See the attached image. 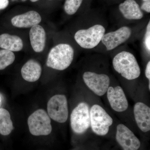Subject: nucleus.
Here are the masks:
<instances>
[{
  "label": "nucleus",
  "instance_id": "16",
  "mask_svg": "<svg viewBox=\"0 0 150 150\" xmlns=\"http://www.w3.org/2000/svg\"><path fill=\"white\" fill-rule=\"evenodd\" d=\"M42 73V67L39 62L33 59L28 60L21 69L22 76L23 79L34 82L39 79Z\"/></svg>",
  "mask_w": 150,
  "mask_h": 150
},
{
  "label": "nucleus",
  "instance_id": "27",
  "mask_svg": "<svg viewBox=\"0 0 150 150\" xmlns=\"http://www.w3.org/2000/svg\"><path fill=\"white\" fill-rule=\"evenodd\" d=\"M1 96H0V103H1Z\"/></svg>",
  "mask_w": 150,
  "mask_h": 150
},
{
  "label": "nucleus",
  "instance_id": "7",
  "mask_svg": "<svg viewBox=\"0 0 150 150\" xmlns=\"http://www.w3.org/2000/svg\"><path fill=\"white\" fill-rule=\"evenodd\" d=\"M82 79L86 86L98 96L105 94L110 86V77L105 73L86 71L83 73Z\"/></svg>",
  "mask_w": 150,
  "mask_h": 150
},
{
  "label": "nucleus",
  "instance_id": "10",
  "mask_svg": "<svg viewBox=\"0 0 150 150\" xmlns=\"http://www.w3.org/2000/svg\"><path fill=\"white\" fill-rule=\"evenodd\" d=\"M115 139L123 150H138L141 146L139 139L123 124L117 126Z\"/></svg>",
  "mask_w": 150,
  "mask_h": 150
},
{
  "label": "nucleus",
  "instance_id": "23",
  "mask_svg": "<svg viewBox=\"0 0 150 150\" xmlns=\"http://www.w3.org/2000/svg\"><path fill=\"white\" fill-rule=\"evenodd\" d=\"M145 74L146 78L149 82H150V60H148L146 68H145Z\"/></svg>",
  "mask_w": 150,
  "mask_h": 150
},
{
  "label": "nucleus",
  "instance_id": "26",
  "mask_svg": "<svg viewBox=\"0 0 150 150\" xmlns=\"http://www.w3.org/2000/svg\"><path fill=\"white\" fill-rule=\"evenodd\" d=\"M143 1H148V0H142Z\"/></svg>",
  "mask_w": 150,
  "mask_h": 150
},
{
  "label": "nucleus",
  "instance_id": "19",
  "mask_svg": "<svg viewBox=\"0 0 150 150\" xmlns=\"http://www.w3.org/2000/svg\"><path fill=\"white\" fill-rule=\"evenodd\" d=\"M142 46L144 57L149 60L150 55V21H148L142 36Z\"/></svg>",
  "mask_w": 150,
  "mask_h": 150
},
{
  "label": "nucleus",
  "instance_id": "17",
  "mask_svg": "<svg viewBox=\"0 0 150 150\" xmlns=\"http://www.w3.org/2000/svg\"><path fill=\"white\" fill-rule=\"evenodd\" d=\"M23 47V41L20 37L16 35L4 33L0 35V47L5 50L18 52Z\"/></svg>",
  "mask_w": 150,
  "mask_h": 150
},
{
  "label": "nucleus",
  "instance_id": "6",
  "mask_svg": "<svg viewBox=\"0 0 150 150\" xmlns=\"http://www.w3.org/2000/svg\"><path fill=\"white\" fill-rule=\"evenodd\" d=\"M70 122L72 129L76 134H83L90 128V108L86 103H80L73 110Z\"/></svg>",
  "mask_w": 150,
  "mask_h": 150
},
{
  "label": "nucleus",
  "instance_id": "2",
  "mask_svg": "<svg viewBox=\"0 0 150 150\" xmlns=\"http://www.w3.org/2000/svg\"><path fill=\"white\" fill-rule=\"evenodd\" d=\"M76 30L74 38L76 43L85 50H94L107 32V23L102 20H84Z\"/></svg>",
  "mask_w": 150,
  "mask_h": 150
},
{
  "label": "nucleus",
  "instance_id": "20",
  "mask_svg": "<svg viewBox=\"0 0 150 150\" xmlns=\"http://www.w3.org/2000/svg\"><path fill=\"white\" fill-rule=\"evenodd\" d=\"M15 60V56L13 52L8 50H0V70L5 69L12 64Z\"/></svg>",
  "mask_w": 150,
  "mask_h": 150
},
{
  "label": "nucleus",
  "instance_id": "15",
  "mask_svg": "<svg viewBox=\"0 0 150 150\" xmlns=\"http://www.w3.org/2000/svg\"><path fill=\"white\" fill-rule=\"evenodd\" d=\"M29 38L30 44L34 51L40 53L44 50L46 45V33L41 25H36L31 27Z\"/></svg>",
  "mask_w": 150,
  "mask_h": 150
},
{
  "label": "nucleus",
  "instance_id": "1",
  "mask_svg": "<svg viewBox=\"0 0 150 150\" xmlns=\"http://www.w3.org/2000/svg\"><path fill=\"white\" fill-rule=\"evenodd\" d=\"M147 23L122 25L115 30L106 32L94 51L100 54H111L127 43L142 37Z\"/></svg>",
  "mask_w": 150,
  "mask_h": 150
},
{
  "label": "nucleus",
  "instance_id": "5",
  "mask_svg": "<svg viewBox=\"0 0 150 150\" xmlns=\"http://www.w3.org/2000/svg\"><path fill=\"white\" fill-rule=\"evenodd\" d=\"M91 127L94 134L98 136L107 135L113 120L100 105L94 104L90 108Z\"/></svg>",
  "mask_w": 150,
  "mask_h": 150
},
{
  "label": "nucleus",
  "instance_id": "9",
  "mask_svg": "<svg viewBox=\"0 0 150 150\" xmlns=\"http://www.w3.org/2000/svg\"><path fill=\"white\" fill-rule=\"evenodd\" d=\"M47 111L50 118L60 123L67 121L69 116L68 101L66 96L56 95L51 97L47 104Z\"/></svg>",
  "mask_w": 150,
  "mask_h": 150
},
{
  "label": "nucleus",
  "instance_id": "4",
  "mask_svg": "<svg viewBox=\"0 0 150 150\" xmlns=\"http://www.w3.org/2000/svg\"><path fill=\"white\" fill-rule=\"evenodd\" d=\"M75 51L68 43H60L51 48L48 53L46 65L58 71H64L71 66L74 59Z\"/></svg>",
  "mask_w": 150,
  "mask_h": 150
},
{
  "label": "nucleus",
  "instance_id": "22",
  "mask_svg": "<svg viewBox=\"0 0 150 150\" xmlns=\"http://www.w3.org/2000/svg\"><path fill=\"white\" fill-rule=\"evenodd\" d=\"M140 8L142 11H144L147 13H150V0L143 1Z\"/></svg>",
  "mask_w": 150,
  "mask_h": 150
},
{
  "label": "nucleus",
  "instance_id": "21",
  "mask_svg": "<svg viewBox=\"0 0 150 150\" xmlns=\"http://www.w3.org/2000/svg\"><path fill=\"white\" fill-rule=\"evenodd\" d=\"M83 0H66L64 5L65 12L71 16L76 13L82 4Z\"/></svg>",
  "mask_w": 150,
  "mask_h": 150
},
{
  "label": "nucleus",
  "instance_id": "25",
  "mask_svg": "<svg viewBox=\"0 0 150 150\" xmlns=\"http://www.w3.org/2000/svg\"><path fill=\"white\" fill-rule=\"evenodd\" d=\"M30 1L32 2H35L37 1L38 0H30Z\"/></svg>",
  "mask_w": 150,
  "mask_h": 150
},
{
  "label": "nucleus",
  "instance_id": "24",
  "mask_svg": "<svg viewBox=\"0 0 150 150\" xmlns=\"http://www.w3.org/2000/svg\"><path fill=\"white\" fill-rule=\"evenodd\" d=\"M8 4V0H0V10L6 8Z\"/></svg>",
  "mask_w": 150,
  "mask_h": 150
},
{
  "label": "nucleus",
  "instance_id": "12",
  "mask_svg": "<svg viewBox=\"0 0 150 150\" xmlns=\"http://www.w3.org/2000/svg\"><path fill=\"white\" fill-rule=\"evenodd\" d=\"M106 93L108 102L113 110L116 112H122L127 110L129 103L121 86H110Z\"/></svg>",
  "mask_w": 150,
  "mask_h": 150
},
{
  "label": "nucleus",
  "instance_id": "11",
  "mask_svg": "<svg viewBox=\"0 0 150 150\" xmlns=\"http://www.w3.org/2000/svg\"><path fill=\"white\" fill-rule=\"evenodd\" d=\"M118 9L126 21L125 25L137 23L136 21L139 22L144 17L139 5L135 0H125L119 5Z\"/></svg>",
  "mask_w": 150,
  "mask_h": 150
},
{
  "label": "nucleus",
  "instance_id": "18",
  "mask_svg": "<svg viewBox=\"0 0 150 150\" xmlns=\"http://www.w3.org/2000/svg\"><path fill=\"white\" fill-rule=\"evenodd\" d=\"M13 129L10 114L4 108H0V134L8 136Z\"/></svg>",
  "mask_w": 150,
  "mask_h": 150
},
{
  "label": "nucleus",
  "instance_id": "14",
  "mask_svg": "<svg viewBox=\"0 0 150 150\" xmlns=\"http://www.w3.org/2000/svg\"><path fill=\"white\" fill-rule=\"evenodd\" d=\"M41 17L37 12L30 11L18 15L12 18V24L19 28H28L39 24L41 21Z\"/></svg>",
  "mask_w": 150,
  "mask_h": 150
},
{
  "label": "nucleus",
  "instance_id": "3",
  "mask_svg": "<svg viewBox=\"0 0 150 150\" xmlns=\"http://www.w3.org/2000/svg\"><path fill=\"white\" fill-rule=\"evenodd\" d=\"M112 53V68L116 73L127 80H134L139 77L141 68L132 52L121 47Z\"/></svg>",
  "mask_w": 150,
  "mask_h": 150
},
{
  "label": "nucleus",
  "instance_id": "8",
  "mask_svg": "<svg viewBox=\"0 0 150 150\" xmlns=\"http://www.w3.org/2000/svg\"><path fill=\"white\" fill-rule=\"evenodd\" d=\"M30 132L33 136H47L52 131L50 117L43 109H38L30 115L28 120Z\"/></svg>",
  "mask_w": 150,
  "mask_h": 150
},
{
  "label": "nucleus",
  "instance_id": "13",
  "mask_svg": "<svg viewBox=\"0 0 150 150\" xmlns=\"http://www.w3.org/2000/svg\"><path fill=\"white\" fill-rule=\"evenodd\" d=\"M134 118L137 126L144 133L150 130V108L145 103L137 102L134 108Z\"/></svg>",
  "mask_w": 150,
  "mask_h": 150
}]
</instances>
